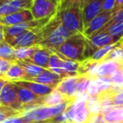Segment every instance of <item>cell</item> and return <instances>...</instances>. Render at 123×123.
<instances>
[{
  "label": "cell",
  "instance_id": "28",
  "mask_svg": "<svg viewBox=\"0 0 123 123\" xmlns=\"http://www.w3.org/2000/svg\"><path fill=\"white\" fill-rule=\"evenodd\" d=\"M15 50L9 44H8L5 41L0 43V57L5 58L13 62H16L15 56H14Z\"/></svg>",
  "mask_w": 123,
  "mask_h": 123
},
{
  "label": "cell",
  "instance_id": "12",
  "mask_svg": "<svg viewBox=\"0 0 123 123\" xmlns=\"http://www.w3.org/2000/svg\"><path fill=\"white\" fill-rule=\"evenodd\" d=\"M105 0H89L82 9L83 21L84 27L88 25L89 22L94 17L103 11V4Z\"/></svg>",
  "mask_w": 123,
  "mask_h": 123
},
{
  "label": "cell",
  "instance_id": "21",
  "mask_svg": "<svg viewBox=\"0 0 123 123\" xmlns=\"http://www.w3.org/2000/svg\"><path fill=\"white\" fill-rule=\"evenodd\" d=\"M70 100H77V99H68L63 96L60 92H58L56 89H54L49 94L41 98V105L46 106H54L57 105L62 104L64 102Z\"/></svg>",
  "mask_w": 123,
  "mask_h": 123
},
{
  "label": "cell",
  "instance_id": "22",
  "mask_svg": "<svg viewBox=\"0 0 123 123\" xmlns=\"http://www.w3.org/2000/svg\"><path fill=\"white\" fill-rule=\"evenodd\" d=\"M80 62L73 61L68 59H62L60 61V68L63 71L68 77L78 76L77 71Z\"/></svg>",
  "mask_w": 123,
  "mask_h": 123
},
{
  "label": "cell",
  "instance_id": "19",
  "mask_svg": "<svg viewBox=\"0 0 123 123\" xmlns=\"http://www.w3.org/2000/svg\"><path fill=\"white\" fill-rule=\"evenodd\" d=\"M14 83L18 84V85L23 86V87L30 89L34 94H36V95L40 96V97H44V96L47 95V94H49L50 93H51L54 90L53 89L48 87V86L44 85V84H38V83L36 82H32V81L19 80Z\"/></svg>",
  "mask_w": 123,
  "mask_h": 123
},
{
  "label": "cell",
  "instance_id": "39",
  "mask_svg": "<svg viewBox=\"0 0 123 123\" xmlns=\"http://www.w3.org/2000/svg\"><path fill=\"white\" fill-rule=\"evenodd\" d=\"M116 0H105L103 4V11L104 12H109L114 9Z\"/></svg>",
  "mask_w": 123,
  "mask_h": 123
},
{
  "label": "cell",
  "instance_id": "31",
  "mask_svg": "<svg viewBox=\"0 0 123 123\" xmlns=\"http://www.w3.org/2000/svg\"><path fill=\"white\" fill-rule=\"evenodd\" d=\"M89 1V0H63L59 4L58 10L67 9V8H71V7H79L82 9Z\"/></svg>",
  "mask_w": 123,
  "mask_h": 123
},
{
  "label": "cell",
  "instance_id": "41",
  "mask_svg": "<svg viewBox=\"0 0 123 123\" xmlns=\"http://www.w3.org/2000/svg\"><path fill=\"white\" fill-rule=\"evenodd\" d=\"M121 8H123V0H116V4H115L114 9L112 10L113 14H116Z\"/></svg>",
  "mask_w": 123,
  "mask_h": 123
},
{
  "label": "cell",
  "instance_id": "14",
  "mask_svg": "<svg viewBox=\"0 0 123 123\" xmlns=\"http://www.w3.org/2000/svg\"><path fill=\"white\" fill-rule=\"evenodd\" d=\"M78 80V76H71L62 79L55 89L60 92L63 96L68 99H78L75 96L76 83Z\"/></svg>",
  "mask_w": 123,
  "mask_h": 123
},
{
  "label": "cell",
  "instance_id": "16",
  "mask_svg": "<svg viewBox=\"0 0 123 123\" xmlns=\"http://www.w3.org/2000/svg\"><path fill=\"white\" fill-rule=\"evenodd\" d=\"M99 62L94 61L91 57L86 58L84 61L79 62L78 68V77H88L93 79L97 77V68L99 66Z\"/></svg>",
  "mask_w": 123,
  "mask_h": 123
},
{
  "label": "cell",
  "instance_id": "5",
  "mask_svg": "<svg viewBox=\"0 0 123 123\" xmlns=\"http://www.w3.org/2000/svg\"><path fill=\"white\" fill-rule=\"evenodd\" d=\"M40 31L41 30H29L14 37L6 38L4 41L10 45L14 49L29 48L40 46L42 41Z\"/></svg>",
  "mask_w": 123,
  "mask_h": 123
},
{
  "label": "cell",
  "instance_id": "33",
  "mask_svg": "<svg viewBox=\"0 0 123 123\" xmlns=\"http://www.w3.org/2000/svg\"><path fill=\"white\" fill-rule=\"evenodd\" d=\"M95 81L96 85L99 89V92H104V91L109 90L112 87V83L111 82L109 78H104V77H96L94 79Z\"/></svg>",
  "mask_w": 123,
  "mask_h": 123
},
{
  "label": "cell",
  "instance_id": "20",
  "mask_svg": "<svg viewBox=\"0 0 123 123\" xmlns=\"http://www.w3.org/2000/svg\"><path fill=\"white\" fill-rule=\"evenodd\" d=\"M4 78L9 82H16L19 80H25L27 79V75L22 66L16 61L11 65L10 68L6 73Z\"/></svg>",
  "mask_w": 123,
  "mask_h": 123
},
{
  "label": "cell",
  "instance_id": "2",
  "mask_svg": "<svg viewBox=\"0 0 123 123\" xmlns=\"http://www.w3.org/2000/svg\"><path fill=\"white\" fill-rule=\"evenodd\" d=\"M86 37L84 34H74L71 36L57 49L50 50L62 59H68L76 62H82L85 58Z\"/></svg>",
  "mask_w": 123,
  "mask_h": 123
},
{
  "label": "cell",
  "instance_id": "23",
  "mask_svg": "<svg viewBox=\"0 0 123 123\" xmlns=\"http://www.w3.org/2000/svg\"><path fill=\"white\" fill-rule=\"evenodd\" d=\"M17 62L22 66L25 72L26 73L27 79H26L25 80L31 79V78L36 77V76L42 74L43 72H45L46 70H47V69L44 68L39 67V66L30 63V62H25V61H17Z\"/></svg>",
  "mask_w": 123,
  "mask_h": 123
},
{
  "label": "cell",
  "instance_id": "45",
  "mask_svg": "<svg viewBox=\"0 0 123 123\" xmlns=\"http://www.w3.org/2000/svg\"><path fill=\"white\" fill-rule=\"evenodd\" d=\"M55 1H56V2H57L58 4H61L62 2V1H63V0H55Z\"/></svg>",
  "mask_w": 123,
  "mask_h": 123
},
{
  "label": "cell",
  "instance_id": "47",
  "mask_svg": "<svg viewBox=\"0 0 123 123\" xmlns=\"http://www.w3.org/2000/svg\"><path fill=\"white\" fill-rule=\"evenodd\" d=\"M0 107H1V105H0Z\"/></svg>",
  "mask_w": 123,
  "mask_h": 123
},
{
  "label": "cell",
  "instance_id": "35",
  "mask_svg": "<svg viewBox=\"0 0 123 123\" xmlns=\"http://www.w3.org/2000/svg\"><path fill=\"white\" fill-rule=\"evenodd\" d=\"M14 62L0 57V78H4Z\"/></svg>",
  "mask_w": 123,
  "mask_h": 123
},
{
  "label": "cell",
  "instance_id": "44",
  "mask_svg": "<svg viewBox=\"0 0 123 123\" xmlns=\"http://www.w3.org/2000/svg\"><path fill=\"white\" fill-rule=\"evenodd\" d=\"M41 123H56V122L53 119H51V120H49V121H42V122H41Z\"/></svg>",
  "mask_w": 123,
  "mask_h": 123
},
{
  "label": "cell",
  "instance_id": "1",
  "mask_svg": "<svg viewBox=\"0 0 123 123\" xmlns=\"http://www.w3.org/2000/svg\"><path fill=\"white\" fill-rule=\"evenodd\" d=\"M40 31L42 39L40 46L49 50L57 49L74 35L62 25L56 15H55Z\"/></svg>",
  "mask_w": 123,
  "mask_h": 123
},
{
  "label": "cell",
  "instance_id": "13",
  "mask_svg": "<svg viewBox=\"0 0 123 123\" xmlns=\"http://www.w3.org/2000/svg\"><path fill=\"white\" fill-rule=\"evenodd\" d=\"M34 19L30 9H24L9 15L4 16L0 18V25L4 26H11L20 23L28 22Z\"/></svg>",
  "mask_w": 123,
  "mask_h": 123
},
{
  "label": "cell",
  "instance_id": "18",
  "mask_svg": "<svg viewBox=\"0 0 123 123\" xmlns=\"http://www.w3.org/2000/svg\"><path fill=\"white\" fill-rule=\"evenodd\" d=\"M122 66L123 62H117L111 60L100 62L97 68V77L110 78Z\"/></svg>",
  "mask_w": 123,
  "mask_h": 123
},
{
  "label": "cell",
  "instance_id": "40",
  "mask_svg": "<svg viewBox=\"0 0 123 123\" xmlns=\"http://www.w3.org/2000/svg\"><path fill=\"white\" fill-rule=\"evenodd\" d=\"M0 123H25V121L23 120L21 116H17L8 118V119L4 120V121H3L2 122Z\"/></svg>",
  "mask_w": 123,
  "mask_h": 123
},
{
  "label": "cell",
  "instance_id": "26",
  "mask_svg": "<svg viewBox=\"0 0 123 123\" xmlns=\"http://www.w3.org/2000/svg\"><path fill=\"white\" fill-rule=\"evenodd\" d=\"M106 123H123V107H115L104 116Z\"/></svg>",
  "mask_w": 123,
  "mask_h": 123
},
{
  "label": "cell",
  "instance_id": "7",
  "mask_svg": "<svg viewBox=\"0 0 123 123\" xmlns=\"http://www.w3.org/2000/svg\"><path fill=\"white\" fill-rule=\"evenodd\" d=\"M85 96V95H84ZM81 96L67 109L69 123H87L90 113L87 106V97Z\"/></svg>",
  "mask_w": 123,
  "mask_h": 123
},
{
  "label": "cell",
  "instance_id": "27",
  "mask_svg": "<svg viewBox=\"0 0 123 123\" xmlns=\"http://www.w3.org/2000/svg\"><path fill=\"white\" fill-rule=\"evenodd\" d=\"M91 79L88 77H78V80L76 83L75 89V96L79 98L81 96H84L87 94L88 88L90 84Z\"/></svg>",
  "mask_w": 123,
  "mask_h": 123
},
{
  "label": "cell",
  "instance_id": "10",
  "mask_svg": "<svg viewBox=\"0 0 123 123\" xmlns=\"http://www.w3.org/2000/svg\"><path fill=\"white\" fill-rule=\"evenodd\" d=\"M113 15H114V14H113L112 11H109V12L102 11L100 14H98L96 17H94L88 24L87 26L84 27V33H83L84 36L86 38H89L92 36H94L111 20Z\"/></svg>",
  "mask_w": 123,
  "mask_h": 123
},
{
  "label": "cell",
  "instance_id": "15",
  "mask_svg": "<svg viewBox=\"0 0 123 123\" xmlns=\"http://www.w3.org/2000/svg\"><path fill=\"white\" fill-rule=\"evenodd\" d=\"M51 52L49 49L39 46L36 48L35 52L32 54V56L25 62H27L30 63L35 64V65H37L39 67L48 69V68H49V58L51 56Z\"/></svg>",
  "mask_w": 123,
  "mask_h": 123
},
{
  "label": "cell",
  "instance_id": "43",
  "mask_svg": "<svg viewBox=\"0 0 123 123\" xmlns=\"http://www.w3.org/2000/svg\"><path fill=\"white\" fill-rule=\"evenodd\" d=\"M8 82H9V81L6 80L4 78H0V93H1L2 89H4V85H5V84H7Z\"/></svg>",
  "mask_w": 123,
  "mask_h": 123
},
{
  "label": "cell",
  "instance_id": "46",
  "mask_svg": "<svg viewBox=\"0 0 123 123\" xmlns=\"http://www.w3.org/2000/svg\"><path fill=\"white\" fill-rule=\"evenodd\" d=\"M120 41H121V44H123V38H122V39H121Z\"/></svg>",
  "mask_w": 123,
  "mask_h": 123
},
{
  "label": "cell",
  "instance_id": "9",
  "mask_svg": "<svg viewBox=\"0 0 123 123\" xmlns=\"http://www.w3.org/2000/svg\"><path fill=\"white\" fill-rule=\"evenodd\" d=\"M34 0H0V18L24 9H31Z\"/></svg>",
  "mask_w": 123,
  "mask_h": 123
},
{
  "label": "cell",
  "instance_id": "11",
  "mask_svg": "<svg viewBox=\"0 0 123 123\" xmlns=\"http://www.w3.org/2000/svg\"><path fill=\"white\" fill-rule=\"evenodd\" d=\"M16 89H17L18 97L21 104L24 106L25 111L31 108L41 105V98L42 97L36 95L30 89L23 86L18 85V84H16Z\"/></svg>",
  "mask_w": 123,
  "mask_h": 123
},
{
  "label": "cell",
  "instance_id": "4",
  "mask_svg": "<svg viewBox=\"0 0 123 123\" xmlns=\"http://www.w3.org/2000/svg\"><path fill=\"white\" fill-rule=\"evenodd\" d=\"M56 17L62 25L72 34H83L84 25L83 21L82 9L79 7H71L60 9L56 13Z\"/></svg>",
  "mask_w": 123,
  "mask_h": 123
},
{
  "label": "cell",
  "instance_id": "34",
  "mask_svg": "<svg viewBox=\"0 0 123 123\" xmlns=\"http://www.w3.org/2000/svg\"><path fill=\"white\" fill-rule=\"evenodd\" d=\"M21 115H22V112H20V111L1 105V107H0V122H2L3 121L8 119L9 117L21 116Z\"/></svg>",
  "mask_w": 123,
  "mask_h": 123
},
{
  "label": "cell",
  "instance_id": "37",
  "mask_svg": "<svg viewBox=\"0 0 123 123\" xmlns=\"http://www.w3.org/2000/svg\"><path fill=\"white\" fill-rule=\"evenodd\" d=\"M115 23H123V8H121L120 10H118L116 14H114V15L111 19V20L104 27H106V26L110 25L115 24Z\"/></svg>",
  "mask_w": 123,
  "mask_h": 123
},
{
  "label": "cell",
  "instance_id": "32",
  "mask_svg": "<svg viewBox=\"0 0 123 123\" xmlns=\"http://www.w3.org/2000/svg\"><path fill=\"white\" fill-rule=\"evenodd\" d=\"M105 60H111V61L117 62H123V45L121 44L119 46L115 48L103 61Z\"/></svg>",
  "mask_w": 123,
  "mask_h": 123
},
{
  "label": "cell",
  "instance_id": "42",
  "mask_svg": "<svg viewBox=\"0 0 123 123\" xmlns=\"http://www.w3.org/2000/svg\"><path fill=\"white\" fill-rule=\"evenodd\" d=\"M4 26L3 25H0V43L4 41Z\"/></svg>",
  "mask_w": 123,
  "mask_h": 123
},
{
  "label": "cell",
  "instance_id": "24",
  "mask_svg": "<svg viewBox=\"0 0 123 123\" xmlns=\"http://www.w3.org/2000/svg\"><path fill=\"white\" fill-rule=\"evenodd\" d=\"M98 33H107L111 36L121 41L123 38V23H115V24L110 25L106 27L102 28L96 34Z\"/></svg>",
  "mask_w": 123,
  "mask_h": 123
},
{
  "label": "cell",
  "instance_id": "29",
  "mask_svg": "<svg viewBox=\"0 0 123 123\" xmlns=\"http://www.w3.org/2000/svg\"><path fill=\"white\" fill-rule=\"evenodd\" d=\"M39 46H32L29 48H19V49H14V56H15L16 61H26L30 58L32 54L35 52L36 48Z\"/></svg>",
  "mask_w": 123,
  "mask_h": 123
},
{
  "label": "cell",
  "instance_id": "25",
  "mask_svg": "<svg viewBox=\"0 0 123 123\" xmlns=\"http://www.w3.org/2000/svg\"><path fill=\"white\" fill-rule=\"evenodd\" d=\"M121 44V41H118V42L114 43V44H111V45H108V46H103V47L99 48V50H97V51L93 54L91 58H92L93 60H94V61H97V62H102L115 48L119 46Z\"/></svg>",
  "mask_w": 123,
  "mask_h": 123
},
{
  "label": "cell",
  "instance_id": "30",
  "mask_svg": "<svg viewBox=\"0 0 123 123\" xmlns=\"http://www.w3.org/2000/svg\"><path fill=\"white\" fill-rule=\"evenodd\" d=\"M111 82L112 83V90L116 91L119 89L123 88V66L118 69L113 75L109 78Z\"/></svg>",
  "mask_w": 123,
  "mask_h": 123
},
{
  "label": "cell",
  "instance_id": "3",
  "mask_svg": "<svg viewBox=\"0 0 123 123\" xmlns=\"http://www.w3.org/2000/svg\"><path fill=\"white\" fill-rule=\"evenodd\" d=\"M76 100H70L54 106L41 105L25 111L21 117L25 123H38L54 119L64 112Z\"/></svg>",
  "mask_w": 123,
  "mask_h": 123
},
{
  "label": "cell",
  "instance_id": "8",
  "mask_svg": "<svg viewBox=\"0 0 123 123\" xmlns=\"http://www.w3.org/2000/svg\"><path fill=\"white\" fill-rule=\"evenodd\" d=\"M0 105L11 108L15 111L25 112L23 105L18 97L16 84L14 82H8L0 93Z\"/></svg>",
  "mask_w": 123,
  "mask_h": 123
},
{
  "label": "cell",
  "instance_id": "36",
  "mask_svg": "<svg viewBox=\"0 0 123 123\" xmlns=\"http://www.w3.org/2000/svg\"><path fill=\"white\" fill-rule=\"evenodd\" d=\"M113 102L116 107H123V88L114 91Z\"/></svg>",
  "mask_w": 123,
  "mask_h": 123
},
{
  "label": "cell",
  "instance_id": "6",
  "mask_svg": "<svg viewBox=\"0 0 123 123\" xmlns=\"http://www.w3.org/2000/svg\"><path fill=\"white\" fill-rule=\"evenodd\" d=\"M59 4L55 0H34L31 8V12L34 19L52 18L58 11Z\"/></svg>",
  "mask_w": 123,
  "mask_h": 123
},
{
  "label": "cell",
  "instance_id": "38",
  "mask_svg": "<svg viewBox=\"0 0 123 123\" xmlns=\"http://www.w3.org/2000/svg\"><path fill=\"white\" fill-rule=\"evenodd\" d=\"M87 123H106V121L104 116L100 113H98V114L90 115Z\"/></svg>",
  "mask_w": 123,
  "mask_h": 123
},
{
  "label": "cell",
  "instance_id": "17",
  "mask_svg": "<svg viewBox=\"0 0 123 123\" xmlns=\"http://www.w3.org/2000/svg\"><path fill=\"white\" fill-rule=\"evenodd\" d=\"M27 80L44 84V85H46L48 87L51 88V89H55L56 86L59 84V83L62 80V78L47 69L40 75L36 76L35 78H31L30 79H27Z\"/></svg>",
  "mask_w": 123,
  "mask_h": 123
}]
</instances>
